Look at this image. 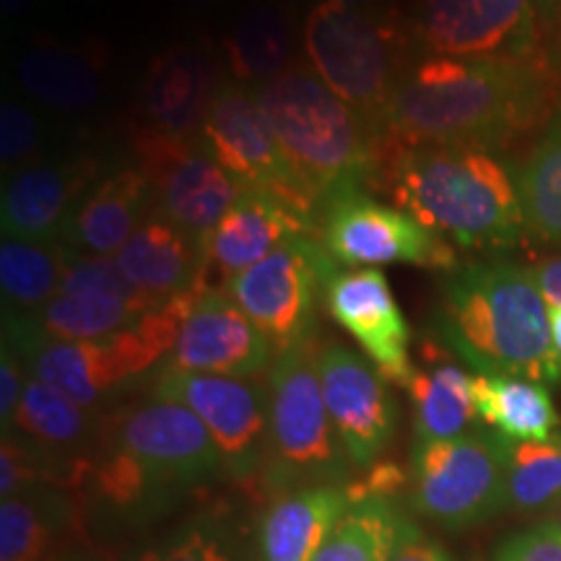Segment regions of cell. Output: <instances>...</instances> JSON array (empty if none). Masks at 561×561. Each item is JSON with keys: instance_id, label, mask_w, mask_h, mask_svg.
Here are the masks:
<instances>
[{"instance_id": "7bdbcfd3", "label": "cell", "mask_w": 561, "mask_h": 561, "mask_svg": "<svg viewBox=\"0 0 561 561\" xmlns=\"http://www.w3.org/2000/svg\"><path fill=\"white\" fill-rule=\"evenodd\" d=\"M30 3H32V0H3V9H5V13H19L21 9H26Z\"/></svg>"}, {"instance_id": "ac0fdd59", "label": "cell", "mask_w": 561, "mask_h": 561, "mask_svg": "<svg viewBox=\"0 0 561 561\" xmlns=\"http://www.w3.org/2000/svg\"><path fill=\"white\" fill-rule=\"evenodd\" d=\"M325 310L359 343L369 362L398 388H409L411 328L385 273L375 268L339 271L325 291Z\"/></svg>"}, {"instance_id": "4dcf8cb0", "label": "cell", "mask_w": 561, "mask_h": 561, "mask_svg": "<svg viewBox=\"0 0 561 561\" xmlns=\"http://www.w3.org/2000/svg\"><path fill=\"white\" fill-rule=\"evenodd\" d=\"M229 68L237 81L265 83L289 70L291 60V30L284 13L273 5H261L224 39Z\"/></svg>"}, {"instance_id": "4316f807", "label": "cell", "mask_w": 561, "mask_h": 561, "mask_svg": "<svg viewBox=\"0 0 561 561\" xmlns=\"http://www.w3.org/2000/svg\"><path fill=\"white\" fill-rule=\"evenodd\" d=\"M9 434H16L19 439L30 442L32 447L53 455V458L83 460L76 450L87 445L91 421L87 409H81L62 392L32 377L26 382L24 398H21Z\"/></svg>"}, {"instance_id": "1f68e13d", "label": "cell", "mask_w": 561, "mask_h": 561, "mask_svg": "<svg viewBox=\"0 0 561 561\" xmlns=\"http://www.w3.org/2000/svg\"><path fill=\"white\" fill-rule=\"evenodd\" d=\"M66 507L50 491H24L0 502V561H47Z\"/></svg>"}, {"instance_id": "4fadbf2b", "label": "cell", "mask_w": 561, "mask_h": 561, "mask_svg": "<svg viewBox=\"0 0 561 561\" xmlns=\"http://www.w3.org/2000/svg\"><path fill=\"white\" fill-rule=\"evenodd\" d=\"M201 140L210 157L242 185L271 191L320 224V201L280 149L276 133L255 100V91L237 81H224L203 123Z\"/></svg>"}, {"instance_id": "d6a6232c", "label": "cell", "mask_w": 561, "mask_h": 561, "mask_svg": "<svg viewBox=\"0 0 561 561\" xmlns=\"http://www.w3.org/2000/svg\"><path fill=\"white\" fill-rule=\"evenodd\" d=\"M396 528L398 515L385 496L351 500L348 512L335 523L312 561H388Z\"/></svg>"}, {"instance_id": "44dd1931", "label": "cell", "mask_w": 561, "mask_h": 561, "mask_svg": "<svg viewBox=\"0 0 561 561\" xmlns=\"http://www.w3.org/2000/svg\"><path fill=\"white\" fill-rule=\"evenodd\" d=\"M221 87L219 66L203 47L178 45L159 53L144 81L146 125L180 138H201Z\"/></svg>"}, {"instance_id": "8992f818", "label": "cell", "mask_w": 561, "mask_h": 561, "mask_svg": "<svg viewBox=\"0 0 561 561\" xmlns=\"http://www.w3.org/2000/svg\"><path fill=\"white\" fill-rule=\"evenodd\" d=\"M301 37L314 73L380 128L392 91L409 73L401 21L380 5L320 0Z\"/></svg>"}, {"instance_id": "bcb514c9", "label": "cell", "mask_w": 561, "mask_h": 561, "mask_svg": "<svg viewBox=\"0 0 561 561\" xmlns=\"http://www.w3.org/2000/svg\"><path fill=\"white\" fill-rule=\"evenodd\" d=\"M198 3H201V0H198Z\"/></svg>"}, {"instance_id": "d590c367", "label": "cell", "mask_w": 561, "mask_h": 561, "mask_svg": "<svg viewBox=\"0 0 561 561\" xmlns=\"http://www.w3.org/2000/svg\"><path fill=\"white\" fill-rule=\"evenodd\" d=\"M138 561H237V557L234 546L219 523L195 520L178 536L140 553Z\"/></svg>"}, {"instance_id": "3957f363", "label": "cell", "mask_w": 561, "mask_h": 561, "mask_svg": "<svg viewBox=\"0 0 561 561\" xmlns=\"http://www.w3.org/2000/svg\"><path fill=\"white\" fill-rule=\"evenodd\" d=\"M434 331L481 375L561 382L549 301L530 268L504 261L458 265L442 284Z\"/></svg>"}, {"instance_id": "52a82bcc", "label": "cell", "mask_w": 561, "mask_h": 561, "mask_svg": "<svg viewBox=\"0 0 561 561\" xmlns=\"http://www.w3.org/2000/svg\"><path fill=\"white\" fill-rule=\"evenodd\" d=\"M201 289L178 294L128 331L100 341H42L26 351L32 375L81 409L94 411L164 364Z\"/></svg>"}, {"instance_id": "484cf974", "label": "cell", "mask_w": 561, "mask_h": 561, "mask_svg": "<svg viewBox=\"0 0 561 561\" xmlns=\"http://www.w3.org/2000/svg\"><path fill=\"white\" fill-rule=\"evenodd\" d=\"M73 250L60 240H11L0 244V289L5 312L34 314L60 294Z\"/></svg>"}, {"instance_id": "d4e9b609", "label": "cell", "mask_w": 561, "mask_h": 561, "mask_svg": "<svg viewBox=\"0 0 561 561\" xmlns=\"http://www.w3.org/2000/svg\"><path fill=\"white\" fill-rule=\"evenodd\" d=\"M476 411L510 442H546L559 430V413L541 382L520 377H473Z\"/></svg>"}, {"instance_id": "f546056e", "label": "cell", "mask_w": 561, "mask_h": 561, "mask_svg": "<svg viewBox=\"0 0 561 561\" xmlns=\"http://www.w3.org/2000/svg\"><path fill=\"white\" fill-rule=\"evenodd\" d=\"M525 227L538 240L561 244V104L517 170Z\"/></svg>"}, {"instance_id": "2e32d148", "label": "cell", "mask_w": 561, "mask_h": 561, "mask_svg": "<svg viewBox=\"0 0 561 561\" xmlns=\"http://www.w3.org/2000/svg\"><path fill=\"white\" fill-rule=\"evenodd\" d=\"M322 396L333 430L354 468H371L388 450L398 426V405L388 380L359 351L325 343L318 351Z\"/></svg>"}, {"instance_id": "83f0119b", "label": "cell", "mask_w": 561, "mask_h": 561, "mask_svg": "<svg viewBox=\"0 0 561 561\" xmlns=\"http://www.w3.org/2000/svg\"><path fill=\"white\" fill-rule=\"evenodd\" d=\"M16 73L30 94L58 110H87L102 94L94 58L58 45L26 50L16 62Z\"/></svg>"}, {"instance_id": "7a4b0ae2", "label": "cell", "mask_w": 561, "mask_h": 561, "mask_svg": "<svg viewBox=\"0 0 561 561\" xmlns=\"http://www.w3.org/2000/svg\"><path fill=\"white\" fill-rule=\"evenodd\" d=\"M375 187L455 250H507L525 231L517 182L486 151L382 140Z\"/></svg>"}, {"instance_id": "8d00e7d4", "label": "cell", "mask_w": 561, "mask_h": 561, "mask_svg": "<svg viewBox=\"0 0 561 561\" xmlns=\"http://www.w3.org/2000/svg\"><path fill=\"white\" fill-rule=\"evenodd\" d=\"M37 146L39 130L32 112H26L21 104L3 102V110H0V159H3V170L24 164L37 151Z\"/></svg>"}, {"instance_id": "7402d4cb", "label": "cell", "mask_w": 561, "mask_h": 561, "mask_svg": "<svg viewBox=\"0 0 561 561\" xmlns=\"http://www.w3.org/2000/svg\"><path fill=\"white\" fill-rule=\"evenodd\" d=\"M153 214L157 201L146 172L138 167L112 172L83 195L60 242L79 255L115 257Z\"/></svg>"}, {"instance_id": "603a6c76", "label": "cell", "mask_w": 561, "mask_h": 561, "mask_svg": "<svg viewBox=\"0 0 561 561\" xmlns=\"http://www.w3.org/2000/svg\"><path fill=\"white\" fill-rule=\"evenodd\" d=\"M115 261L133 284L159 299L210 286L206 242L159 216L130 237Z\"/></svg>"}, {"instance_id": "30bf717a", "label": "cell", "mask_w": 561, "mask_h": 561, "mask_svg": "<svg viewBox=\"0 0 561 561\" xmlns=\"http://www.w3.org/2000/svg\"><path fill=\"white\" fill-rule=\"evenodd\" d=\"M413 502L445 528H466L507 502L504 437L460 434L419 442L413 450Z\"/></svg>"}, {"instance_id": "f1b7e54d", "label": "cell", "mask_w": 561, "mask_h": 561, "mask_svg": "<svg viewBox=\"0 0 561 561\" xmlns=\"http://www.w3.org/2000/svg\"><path fill=\"white\" fill-rule=\"evenodd\" d=\"M409 392L413 401L419 442L453 439L479 416L473 398V377L455 364H437L430 371H413Z\"/></svg>"}, {"instance_id": "6da1fadb", "label": "cell", "mask_w": 561, "mask_h": 561, "mask_svg": "<svg viewBox=\"0 0 561 561\" xmlns=\"http://www.w3.org/2000/svg\"><path fill=\"white\" fill-rule=\"evenodd\" d=\"M551 112V73L530 60L432 58L409 68L380 121L398 146H460L496 151Z\"/></svg>"}, {"instance_id": "8fae6325", "label": "cell", "mask_w": 561, "mask_h": 561, "mask_svg": "<svg viewBox=\"0 0 561 561\" xmlns=\"http://www.w3.org/2000/svg\"><path fill=\"white\" fill-rule=\"evenodd\" d=\"M138 170L151 180L159 219L206 242L244 185L210 157L201 138H180L149 125L133 136Z\"/></svg>"}, {"instance_id": "9c48e42d", "label": "cell", "mask_w": 561, "mask_h": 561, "mask_svg": "<svg viewBox=\"0 0 561 561\" xmlns=\"http://www.w3.org/2000/svg\"><path fill=\"white\" fill-rule=\"evenodd\" d=\"M335 273L339 263L320 237L299 234L227 280L224 291L255 322L278 356L314 339L320 305Z\"/></svg>"}, {"instance_id": "f6af8a7d", "label": "cell", "mask_w": 561, "mask_h": 561, "mask_svg": "<svg viewBox=\"0 0 561 561\" xmlns=\"http://www.w3.org/2000/svg\"><path fill=\"white\" fill-rule=\"evenodd\" d=\"M559 47H561V32H559Z\"/></svg>"}, {"instance_id": "ab89813d", "label": "cell", "mask_w": 561, "mask_h": 561, "mask_svg": "<svg viewBox=\"0 0 561 561\" xmlns=\"http://www.w3.org/2000/svg\"><path fill=\"white\" fill-rule=\"evenodd\" d=\"M24 390L26 382L19 354L3 343V356H0V424H3V434L11 432L13 416H16Z\"/></svg>"}, {"instance_id": "60d3db41", "label": "cell", "mask_w": 561, "mask_h": 561, "mask_svg": "<svg viewBox=\"0 0 561 561\" xmlns=\"http://www.w3.org/2000/svg\"><path fill=\"white\" fill-rule=\"evenodd\" d=\"M530 273L533 278H536L543 299L549 301V305H561V255L546 257V261L536 263L530 268Z\"/></svg>"}, {"instance_id": "d6986e66", "label": "cell", "mask_w": 561, "mask_h": 561, "mask_svg": "<svg viewBox=\"0 0 561 561\" xmlns=\"http://www.w3.org/2000/svg\"><path fill=\"white\" fill-rule=\"evenodd\" d=\"M299 234L320 237V224L271 191L244 185L240 198L206 240L208 284L216 280L224 289L227 280L265 261L273 250Z\"/></svg>"}, {"instance_id": "ba28073f", "label": "cell", "mask_w": 561, "mask_h": 561, "mask_svg": "<svg viewBox=\"0 0 561 561\" xmlns=\"http://www.w3.org/2000/svg\"><path fill=\"white\" fill-rule=\"evenodd\" d=\"M318 341L299 343L268 369V481L280 491L339 483L351 466L333 430L318 371Z\"/></svg>"}, {"instance_id": "f35d334b", "label": "cell", "mask_w": 561, "mask_h": 561, "mask_svg": "<svg viewBox=\"0 0 561 561\" xmlns=\"http://www.w3.org/2000/svg\"><path fill=\"white\" fill-rule=\"evenodd\" d=\"M388 561H450L439 543L426 538L419 525L398 517L396 538H392Z\"/></svg>"}, {"instance_id": "277c9868", "label": "cell", "mask_w": 561, "mask_h": 561, "mask_svg": "<svg viewBox=\"0 0 561 561\" xmlns=\"http://www.w3.org/2000/svg\"><path fill=\"white\" fill-rule=\"evenodd\" d=\"M252 91L280 149L322 208L341 193L375 187L382 130L312 68L291 66Z\"/></svg>"}, {"instance_id": "74e56055", "label": "cell", "mask_w": 561, "mask_h": 561, "mask_svg": "<svg viewBox=\"0 0 561 561\" xmlns=\"http://www.w3.org/2000/svg\"><path fill=\"white\" fill-rule=\"evenodd\" d=\"M496 561H561V525L543 523L510 538Z\"/></svg>"}, {"instance_id": "ffe728a7", "label": "cell", "mask_w": 561, "mask_h": 561, "mask_svg": "<svg viewBox=\"0 0 561 561\" xmlns=\"http://www.w3.org/2000/svg\"><path fill=\"white\" fill-rule=\"evenodd\" d=\"M102 161L81 157L13 172L0 198V227L11 240H60L62 229L100 178Z\"/></svg>"}, {"instance_id": "836d02e7", "label": "cell", "mask_w": 561, "mask_h": 561, "mask_svg": "<svg viewBox=\"0 0 561 561\" xmlns=\"http://www.w3.org/2000/svg\"><path fill=\"white\" fill-rule=\"evenodd\" d=\"M507 460V502L538 510L561 496V432L546 442L504 439Z\"/></svg>"}, {"instance_id": "5bb4252c", "label": "cell", "mask_w": 561, "mask_h": 561, "mask_svg": "<svg viewBox=\"0 0 561 561\" xmlns=\"http://www.w3.org/2000/svg\"><path fill=\"white\" fill-rule=\"evenodd\" d=\"M153 398L191 409L219 447L224 471L237 479L268 460V385L261 380L159 369Z\"/></svg>"}, {"instance_id": "b9f144b4", "label": "cell", "mask_w": 561, "mask_h": 561, "mask_svg": "<svg viewBox=\"0 0 561 561\" xmlns=\"http://www.w3.org/2000/svg\"><path fill=\"white\" fill-rule=\"evenodd\" d=\"M549 328L553 351H557V356L561 359V305H549Z\"/></svg>"}, {"instance_id": "e575fe53", "label": "cell", "mask_w": 561, "mask_h": 561, "mask_svg": "<svg viewBox=\"0 0 561 561\" xmlns=\"http://www.w3.org/2000/svg\"><path fill=\"white\" fill-rule=\"evenodd\" d=\"M60 294H107V297L121 299L144 314L159 310L161 305L170 301L153 297V294L133 284L121 265H117L115 257L79 255V252L70 255L68 268L62 273Z\"/></svg>"}, {"instance_id": "9a60e30c", "label": "cell", "mask_w": 561, "mask_h": 561, "mask_svg": "<svg viewBox=\"0 0 561 561\" xmlns=\"http://www.w3.org/2000/svg\"><path fill=\"white\" fill-rule=\"evenodd\" d=\"M419 39L437 58H538L533 0H421Z\"/></svg>"}, {"instance_id": "cb8c5ba5", "label": "cell", "mask_w": 561, "mask_h": 561, "mask_svg": "<svg viewBox=\"0 0 561 561\" xmlns=\"http://www.w3.org/2000/svg\"><path fill=\"white\" fill-rule=\"evenodd\" d=\"M348 507V489L339 483L286 491L271 504L261 523V559L312 561Z\"/></svg>"}, {"instance_id": "7c38bea8", "label": "cell", "mask_w": 561, "mask_h": 561, "mask_svg": "<svg viewBox=\"0 0 561 561\" xmlns=\"http://www.w3.org/2000/svg\"><path fill=\"white\" fill-rule=\"evenodd\" d=\"M320 240L339 265H416V268H458L450 242L426 229L409 210L371 198L367 191L341 193L322 208Z\"/></svg>"}, {"instance_id": "ee69618b", "label": "cell", "mask_w": 561, "mask_h": 561, "mask_svg": "<svg viewBox=\"0 0 561 561\" xmlns=\"http://www.w3.org/2000/svg\"><path fill=\"white\" fill-rule=\"evenodd\" d=\"M343 3H351V5H375L377 0H343Z\"/></svg>"}, {"instance_id": "5b68a950", "label": "cell", "mask_w": 561, "mask_h": 561, "mask_svg": "<svg viewBox=\"0 0 561 561\" xmlns=\"http://www.w3.org/2000/svg\"><path fill=\"white\" fill-rule=\"evenodd\" d=\"M219 471V447L203 421L182 403L153 398L104 424L102 455L91 479L117 507H136Z\"/></svg>"}, {"instance_id": "e0dca14e", "label": "cell", "mask_w": 561, "mask_h": 561, "mask_svg": "<svg viewBox=\"0 0 561 561\" xmlns=\"http://www.w3.org/2000/svg\"><path fill=\"white\" fill-rule=\"evenodd\" d=\"M273 346L224 289L206 286L182 320L178 341L161 369L261 380L271 369Z\"/></svg>"}]
</instances>
